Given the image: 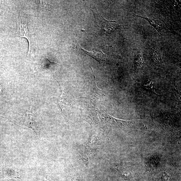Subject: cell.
<instances>
[{"label": "cell", "instance_id": "cell-7", "mask_svg": "<svg viewBox=\"0 0 181 181\" xmlns=\"http://www.w3.org/2000/svg\"><path fill=\"white\" fill-rule=\"evenodd\" d=\"M137 17H142V18L145 19L149 22V24L154 27V28L157 30V31L160 34H161L162 32L161 31V29L160 27L158 26V25L157 24V22H156L155 20L152 19L149 17H143L139 16H137Z\"/></svg>", "mask_w": 181, "mask_h": 181}, {"label": "cell", "instance_id": "cell-9", "mask_svg": "<svg viewBox=\"0 0 181 181\" xmlns=\"http://www.w3.org/2000/svg\"><path fill=\"white\" fill-rule=\"evenodd\" d=\"M1 85H0V92H1Z\"/></svg>", "mask_w": 181, "mask_h": 181}, {"label": "cell", "instance_id": "cell-3", "mask_svg": "<svg viewBox=\"0 0 181 181\" xmlns=\"http://www.w3.org/2000/svg\"><path fill=\"white\" fill-rule=\"evenodd\" d=\"M25 125L28 127L31 128L36 132L37 131V123L35 120L33 115L31 114H28L26 115L25 119Z\"/></svg>", "mask_w": 181, "mask_h": 181}, {"label": "cell", "instance_id": "cell-2", "mask_svg": "<svg viewBox=\"0 0 181 181\" xmlns=\"http://www.w3.org/2000/svg\"><path fill=\"white\" fill-rule=\"evenodd\" d=\"M100 14L96 15L95 18L99 21L100 26L108 33H110L115 30L119 28L120 25L115 21H108L104 18Z\"/></svg>", "mask_w": 181, "mask_h": 181}, {"label": "cell", "instance_id": "cell-1", "mask_svg": "<svg viewBox=\"0 0 181 181\" xmlns=\"http://www.w3.org/2000/svg\"><path fill=\"white\" fill-rule=\"evenodd\" d=\"M107 122L113 125L120 127H135L140 126V120L125 121L115 119L106 114H102Z\"/></svg>", "mask_w": 181, "mask_h": 181}, {"label": "cell", "instance_id": "cell-4", "mask_svg": "<svg viewBox=\"0 0 181 181\" xmlns=\"http://www.w3.org/2000/svg\"><path fill=\"white\" fill-rule=\"evenodd\" d=\"M79 48L83 53L87 54L89 56L93 57V58L96 60L97 61L99 62L101 57L104 56V54L101 52L88 51L83 49L81 47L79 46Z\"/></svg>", "mask_w": 181, "mask_h": 181}, {"label": "cell", "instance_id": "cell-6", "mask_svg": "<svg viewBox=\"0 0 181 181\" xmlns=\"http://www.w3.org/2000/svg\"><path fill=\"white\" fill-rule=\"evenodd\" d=\"M143 64V59L141 54L138 52L135 58V69L138 70Z\"/></svg>", "mask_w": 181, "mask_h": 181}, {"label": "cell", "instance_id": "cell-5", "mask_svg": "<svg viewBox=\"0 0 181 181\" xmlns=\"http://www.w3.org/2000/svg\"><path fill=\"white\" fill-rule=\"evenodd\" d=\"M67 96L64 90L62 89V94L59 99V103L60 107L63 110L64 105L67 102Z\"/></svg>", "mask_w": 181, "mask_h": 181}, {"label": "cell", "instance_id": "cell-8", "mask_svg": "<svg viewBox=\"0 0 181 181\" xmlns=\"http://www.w3.org/2000/svg\"><path fill=\"white\" fill-rule=\"evenodd\" d=\"M152 57L154 60H156L157 61H160L161 60V56L160 52L157 49L153 48L152 49Z\"/></svg>", "mask_w": 181, "mask_h": 181}]
</instances>
